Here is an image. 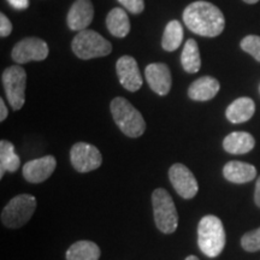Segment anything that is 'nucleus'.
<instances>
[{
	"mask_svg": "<svg viewBox=\"0 0 260 260\" xmlns=\"http://www.w3.org/2000/svg\"><path fill=\"white\" fill-rule=\"evenodd\" d=\"M37 209L34 195L19 194L9 201L2 212V222L10 229H17L29 222Z\"/></svg>",
	"mask_w": 260,
	"mask_h": 260,
	"instance_id": "6",
	"label": "nucleus"
},
{
	"mask_svg": "<svg viewBox=\"0 0 260 260\" xmlns=\"http://www.w3.org/2000/svg\"><path fill=\"white\" fill-rule=\"evenodd\" d=\"M169 178H170L172 187L183 199H191L199 190V184L193 172L181 162H176L170 168Z\"/></svg>",
	"mask_w": 260,
	"mask_h": 260,
	"instance_id": "10",
	"label": "nucleus"
},
{
	"mask_svg": "<svg viewBox=\"0 0 260 260\" xmlns=\"http://www.w3.org/2000/svg\"><path fill=\"white\" fill-rule=\"evenodd\" d=\"M2 81L8 102L14 111L21 110L25 103V83H27L25 70L18 65L10 67L3 73Z\"/></svg>",
	"mask_w": 260,
	"mask_h": 260,
	"instance_id": "7",
	"label": "nucleus"
},
{
	"mask_svg": "<svg viewBox=\"0 0 260 260\" xmlns=\"http://www.w3.org/2000/svg\"><path fill=\"white\" fill-rule=\"evenodd\" d=\"M182 40H183V28L180 22L176 19L169 22L162 34L161 47L168 52L176 51L181 46Z\"/></svg>",
	"mask_w": 260,
	"mask_h": 260,
	"instance_id": "23",
	"label": "nucleus"
},
{
	"mask_svg": "<svg viewBox=\"0 0 260 260\" xmlns=\"http://www.w3.org/2000/svg\"><path fill=\"white\" fill-rule=\"evenodd\" d=\"M94 9L90 0H76L68 12L67 22L71 30H86L92 23Z\"/></svg>",
	"mask_w": 260,
	"mask_h": 260,
	"instance_id": "14",
	"label": "nucleus"
},
{
	"mask_svg": "<svg viewBox=\"0 0 260 260\" xmlns=\"http://www.w3.org/2000/svg\"><path fill=\"white\" fill-rule=\"evenodd\" d=\"M71 47L74 53L83 60L106 57L112 52L111 44L96 31L89 29L77 32Z\"/></svg>",
	"mask_w": 260,
	"mask_h": 260,
	"instance_id": "5",
	"label": "nucleus"
},
{
	"mask_svg": "<svg viewBox=\"0 0 260 260\" xmlns=\"http://www.w3.org/2000/svg\"><path fill=\"white\" fill-rule=\"evenodd\" d=\"M240 46L247 53L254 57L255 60L260 61V37L258 35H248V37L243 38Z\"/></svg>",
	"mask_w": 260,
	"mask_h": 260,
	"instance_id": "24",
	"label": "nucleus"
},
{
	"mask_svg": "<svg viewBox=\"0 0 260 260\" xmlns=\"http://www.w3.org/2000/svg\"><path fill=\"white\" fill-rule=\"evenodd\" d=\"M254 201H255L256 206L260 207V176H259L258 180H256L255 193H254Z\"/></svg>",
	"mask_w": 260,
	"mask_h": 260,
	"instance_id": "30",
	"label": "nucleus"
},
{
	"mask_svg": "<svg viewBox=\"0 0 260 260\" xmlns=\"http://www.w3.org/2000/svg\"><path fill=\"white\" fill-rule=\"evenodd\" d=\"M241 246L247 252L260 251V228L245 234L241 239Z\"/></svg>",
	"mask_w": 260,
	"mask_h": 260,
	"instance_id": "25",
	"label": "nucleus"
},
{
	"mask_svg": "<svg viewBox=\"0 0 260 260\" xmlns=\"http://www.w3.org/2000/svg\"><path fill=\"white\" fill-rule=\"evenodd\" d=\"M21 167V159L16 154L15 147L8 140L0 141V178L5 172H16Z\"/></svg>",
	"mask_w": 260,
	"mask_h": 260,
	"instance_id": "21",
	"label": "nucleus"
},
{
	"mask_svg": "<svg viewBox=\"0 0 260 260\" xmlns=\"http://www.w3.org/2000/svg\"><path fill=\"white\" fill-rule=\"evenodd\" d=\"M219 88L220 84L218 80L212 76H203L190 84L188 96L195 102H207L217 95Z\"/></svg>",
	"mask_w": 260,
	"mask_h": 260,
	"instance_id": "15",
	"label": "nucleus"
},
{
	"mask_svg": "<svg viewBox=\"0 0 260 260\" xmlns=\"http://www.w3.org/2000/svg\"><path fill=\"white\" fill-rule=\"evenodd\" d=\"M48 45L39 38H25L18 41L12 48V59L17 64H25L28 61L45 60L48 56Z\"/></svg>",
	"mask_w": 260,
	"mask_h": 260,
	"instance_id": "9",
	"label": "nucleus"
},
{
	"mask_svg": "<svg viewBox=\"0 0 260 260\" xmlns=\"http://www.w3.org/2000/svg\"><path fill=\"white\" fill-rule=\"evenodd\" d=\"M223 175L229 182L242 184L254 180L256 176V169L248 162L232 160L224 165Z\"/></svg>",
	"mask_w": 260,
	"mask_h": 260,
	"instance_id": "16",
	"label": "nucleus"
},
{
	"mask_svg": "<svg viewBox=\"0 0 260 260\" xmlns=\"http://www.w3.org/2000/svg\"><path fill=\"white\" fill-rule=\"evenodd\" d=\"M225 230L218 217L205 216L198 226V245L200 251L209 258L218 256L225 246Z\"/></svg>",
	"mask_w": 260,
	"mask_h": 260,
	"instance_id": "2",
	"label": "nucleus"
},
{
	"mask_svg": "<svg viewBox=\"0 0 260 260\" xmlns=\"http://www.w3.org/2000/svg\"><path fill=\"white\" fill-rule=\"evenodd\" d=\"M181 64L184 71L189 74H195L200 70L201 59L199 46L194 39H189L184 45L181 54Z\"/></svg>",
	"mask_w": 260,
	"mask_h": 260,
	"instance_id": "22",
	"label": "nucleus"
},
{
	"mask_svg": "<svg viewBox=\"0 0 260 260\" xmlns=\"http://www.w3.org/2000/svg\"><path fill=\"white\" fill-rule=\"evenodd\" d=\"M152 205L155 225L161 233L172 234L178 225V213L174 200L168 190L158 188L152 194Z\"/></svg>",
	"mask_w": 260,
	"mask_h": 260,
	"instance_id": "4",
	"label": "nucleus"
},
{
	"mask_svg": "<svg viewBox=\"0 0 260 260\" xmlns=\"http://www.w3.org/2000/svg\"><path fill=\"white\" fill-rule=\"evenodd\" d=\"M255 112V104L251 98H239L228 106L225 115L228 121L234 124L247 122L252 118Z\"/></svg>",
	"mask_w": 260,
	"mask_h": 260,
	"instance_id": "17",
	"label": "nucleus"
},
{
	"mask_svg": "<svg viewBox=\"0 0 260 260\" xmlns=\"http://www.w3.org/2000/svg\"><path fill=\"white\" fill-rule=\"evenodd\" d=\"M100 248L96 243L92 241L75 242L67 251V260H99Z\"/></svg>",
	"mask_w": 260,
	"mask_h": 260,
	"instance_id": "20",
	"label": "nucleus"
},
{
	"mask_svg": "<svg viewBox=\"0 0 260 260\" xmlns=\"http://www.w3.org/2000/svg\"><path fill=\"white\" fill-rule=\"evenodd\" d=\"M255 146V140L249 133L234 132L226 135L223 147L230 154H245L251 152Z\"/></svg>",
	"mask_w": 260,
	"mask_h": 260,
	"instance_id": "18",
	"label": "nucleus"
},
{
	"mask_svg": "<svg viewBox=\"0 0 260 260\" xmlns=\"http://www.w3.org/2000/svg\"><path fill=\"white\" fill-rule=\"evenodd\" d=\"M145 77L148 86L158 95L164 96L171 89L172 79L170 69L164 63H152L146 67Z\"/></svg>",
	"mask_w": 260,
	"mask_h": 260,
	"instance_id": "12",
	"label": "nucleus"
},
{
	"mask_svg": "<svg viewBox=\"0 0 260 260\" xmlns=\"http://www.w3.org/2000/svg\"><path fill=\"white\" fill-rule=\"evenodd\" d=\"M106 25L109 31L116 38H125L130 31V21L128 14L121 8H115L106 17Z\"/></svg>",
	"mask_w": 260,
	"mask_h": 260,
	"instance_id": "19",
	"label": "nucleus"
},
{
	"mask_svg": "<svg viewBox=\"0 0 260 260\" xmlns=\"http://www.w3.org/2000/svg\"><path fill=\"white\" fill-rule=\"evenodd\" d=\"M243 2L247 3V4H256L259 0H243Z\"/></svg>",
	"mask_w": 260,
	"mask_h": 260,
	"instance_id": "31",
	"label": "nucleus"
},
{
	"mask_svg": "<svg viewBox=\"0 0 260 260\" xmlns=\"http://www.w3.org/2000/svg\"><path fill=\"white\" fill-rule=\"evenodd\" d=\"M57 160L53 155L34 159L23 165V177L29 183H41L56 170Z\"/></svg>",
	"mask_w": 260,
	"mask_h": 260,
	"instance_id": "13",
	"label": "nucleus"
},
{
	"mask_svg": "<svg viewBox=\"0 0 260 260\" xmlns=\"http://www.w3.org/2000/svg\"><path fill=\"white\" fill-rule=\"evenodd\" d=\"M183 22L194 34L214 38L222 34L225 27L224 15L216 5L209 2H194L183 11Z\"/></svg>",
	"mask_w": 260,
	"mask_h": 260,
	"instance_id": "1",
	"label": "nucleus"
},
{
	"mask_svg": "<svg viewBox=\"0 0 260 260\" xmlns=\"http://www.w3.org/2000/svg\"><path fill=\"white\" fill-rule=\"evenodd\" d=\"M12 24L4 14H0V37L6 38L11 34Z\"/></svg>",
	"mask_w": 260,
	"mask_h": 260,
	"instance_id": "27",
	"label": "nucleus"
},
{
	"mask_svg": "<svg viewBox=\"0 0 260 260\" xmlns=\"http://www.w3.org/2000/svg\"><path fill=\"white\" fill-rule=\"evenodd\" d=\"M116 71L119 83L129 92H136L142 86V76L140 74L138 61L130 56H123L117 60Z\"/></svg>",
	"mask_w": 260,
	"mask_h": 260,
	"instance_id": "11",
	"label": "nucleus"
},
{
	"mask_svg": "<svg viewBox=\"0 0 260 260\" xmlns=\"http://www.w3.org/2000/svg\"><path fill=\"white\" fill-rule=\"evenodd\" d=\"M70 160L75 170L86 174L102 165L103 157L95 146L87 142H77L70 151Z\"/></svg>",
	"mask_w": 260,
	"mask_h": 260,
	"instance_id": "8",
	"label": "nucleus"
},
{
	"mask_svg": "<svg viewBox=\"0 0 260 260\" xmlns=\"http://www.w3.org/2000/svg\"><path fill=\"white\" fill-rule=\"evenodd\" d=\"M12 8L17 10H25L29 6V0H8Z\"/></svg>",
	"mask_w": 260,
	"mask_h": 260,
	"instance_id": "28",
	"label": "nucleus"
},
{
	"mask_svg": "<svg viewBox=\"0 0 260 260\" xmlns=\"http://www.w3.org/2000/svg\"><path fill=\"white\" fill-rule=\"evenodd\" d=\"M9 111H8V107L5 105L4 99H0V121L4 122L6 118H8Z\"/></svg>",
	"mask_w": 260,
	"mask_h": 260,
	"instance_id": "29",
	"label": "nucleus"
},
{
	"mask_svg": "<svg viewBox=\"0 0 260 260\" xmlns=\"http://www.w3.org/2000/svg\"><path fill=\"white\" fill-rule=\"evenodd\" d=\"M184 260H199V258H198V256H195V255H189V256H187V258Z\"/></svg>",
	"mask_w": 260,
	"mask_h": 260,
	"instance_id": "32",
	"label": "nucleus"
},
{
	"mask_svg": "<svg viewBox=\"0 0 260 260\" xmlns=\"http://www.w3.org/2000/svg\"><path fill=\"white\" fill-rule=\"evenodd\" d=\"M113 121L123 134L129 138H140L146 130V122L141 113L124 98H115L110 105Z\"/></svg>",
	"mask_w": 260,
	"mask_h": 260,
	"instance_id": "3",
	"label": "nucleus"
},
{
	"mask_svg": "<svg viewBox=\"0 0 260 260\" xmlns=\"http://www.w3.org/2000/svg\"><path fill=\"white\" fill-rule=\"evenodd\" d=\"M123 8L128 10L132 14H141L145 10V2L144 0H118Z\"/></svg>",
	"mask_w": 260,
	"mask_h": 260,
	"instance_id": "26",
	"label": "nucleus"
}]
</instances>
